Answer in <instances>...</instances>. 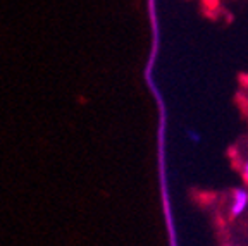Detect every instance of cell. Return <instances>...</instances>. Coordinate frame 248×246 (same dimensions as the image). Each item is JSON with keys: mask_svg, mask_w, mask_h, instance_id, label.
Returning a JSON list of instances; mask_svg holds the SVG:
<instances>
[{"mask_svg": "<svg viewBox=\"0 0 248 246\" xmlns=\"http://www.w3.org/2000/svg\"><path fill=\"white\" fill-rule=\"evenodd\" d=\"M248 208V188H234L231 193L229 201V215L232 219H238L247 212Z\"/></svg>", "mask_w": 248, "mask_h": 246, "instance_id": "1", "label": "cell"}, {"mask_svg": "<svg viewBox=\"0 0 248 246\" xmlns=\"http://www.w3.org/2000/svg\"><path fill=\"white\" fill-rule=\"evenodd\" d=\"M186 138H188V141L193 143V145H200L202 143V135L197 129H193V127H191V129L190 127L186 129Z\"/></svg>", "mask_w": 248, "mask_h": 246, "instance_id": "2", "label": "cell"}, {"mask_svg": "<svg viewBox=\"0 0 248 246\" xmlns=\"http://www.w3.org/2000/svg\"><path fill=\"white\" fill-rule=\"evenodd\" d=\"M240 172H241V177H243V181L248 184V157L245 158L243 162H241V166H240Z\"/></svg>", "mask_w": 248, "mask_h": 246, "instance_id": "3", "label": "cell"}]
</instances>
